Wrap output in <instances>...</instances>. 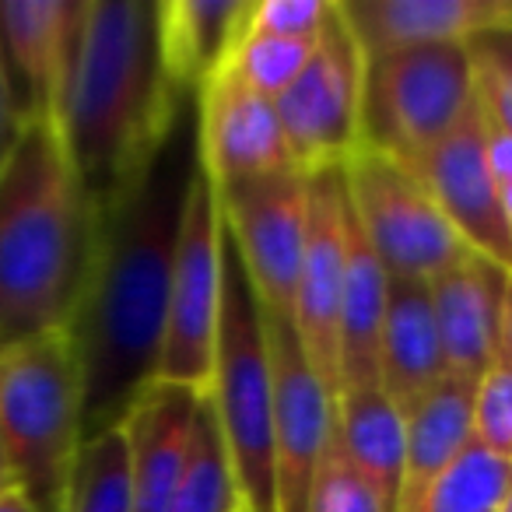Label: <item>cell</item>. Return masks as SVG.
<instances>
[{"instance_id":"6da1fadb","label":"cell","mask_w":512,"mask_h":512,"mask_svg":"<svg viewBox=\"0 0 512 512\" xmlns=\"http://www.w3.org/2000/svg\"><path fill=\"white\" fill-rule=\"evenodd\" d=\"M193 172L197 99L186 102L144 176L99 218L92 278L71 327L85 439L120 425L155 379Z\"/></svg>"},{"instance_id":"7a4b0ae2","label":"cell","mask_w":512,"mask_h":512,"mask_svg":"<svg viewBox=\"0 0 512 512\" xmlns=\"http://www.w3.org/2000/svg\"><path fill=\"white\" fill-rule=\"evenodd\" d=\"M186 102L165 78L158 4L85 0L57 127L95 218L144 176Z\"/></svg>"},{"instance_id":"3957f363","label":"cell","mask_w":512,"mask_h":512,"mask_svg":"<svg viewBox=\"0 0 512 512\" xmlns=\"http://www.w3.org/2000/svg\"><path fill=\"white\" fill-rule=\"evenodd\" d=\"M95 239L99 218L60 127L25 123L0 165V351L74 327Z\"/></svg>"},{"instance_id":"277c9868","label":"cell","mask_w":512,"mask_h":512,"mask_svg":"<svg viewBox=\"0 0 512 512\" xmlns=\"http://www.w3.org/2000/svg\"><path fill=\"white\" fill-rule=\"evenodd\" d=\"M81 442V365L71 330L0 351V446L11 484L36 512H64Z\"/></svg>"},{"instance_id":"5b68a950","label":"cell","mask_w":512,"mask_h":512,"mask_svg":"<svg viewBox=\"0 0 512 512\" xmlns=\"http://www.w3.org/2000/svg\"><path fill=\"white\" fill-rule=\"evenodd\" d=\"M207 400L218 418L239 505L246 512H278L274 484V379L264 316L225 239L221 323L214 379Z\"/></svg>"},{"instance_id":"8992f818","label":"cell","mask_w":512,"mask_h":512,"mask_svg":"<svg viewBox=\"0 0 512 512\" xmlns=\"http://www.w3.org/2000/svg\"><path fill=\"white\" fill-rule=\"evenodd\" d=\"M474 99L470 46H418L365 60L362 144L411 165L470 113Z\"/></svg>"},{"instance_id":"52a82bcc","label":"cell","mask_w":512,"mask_h":512,"mask_svg":"<svg viewBox=\"0 0 512 512\" xmlns=\"http://www.w3.org/2000/svg\"><path fill=\"white\" fill-rule=\"evenodd\" d=\"M344 190L365 242L390 281L428 285L470 256L467 242L449 228L418 176L397 158L362 144L344 162Z\"/></svg>"},{"instance_id":"ba28073f","label":"cell","mask_w":512,"mask_h":512,"mask_svg":"<svg viewBox=\"0 0 512 512\" xmlns=\"http://www.w3.org/2000/svg\"><path fill=\"white\" fill-rule=\"evenodd\" d=\"M221 274H225V221H221L218 190L197 165L190 197H186L183 232H179L155 379L190 386L204 397L211 390L214 351H218Z\"/></svg>"},{"instance_id":"9c48e42d","label":"cell","mask_w":512,"mask_h":512,"mask_svg":"<svg viewBox=\"0 0 512 512\" xmlns=\"http://www.w3.org/2000/svg\"><path fill=\"white\" fill-rule=\"evenodd\" d=\"M362 95L365 57L337 4L306 71L274 102L295 169L313 176L362 148Z\"/></svg>"},{"instance_id":"30bf717a","label":"cell","mask_w":512,"mask_h":512,"mask_svg":"<svg viewBox=\"0 0 512 512\" xmlns=\"http://www.w3.org/2000/svg\"><path fill=\"white\" fill-rule=\"evenodd\" d=\"M225 239L267 316L292 323L309 225V176L299 169L218 190Z\"/></svg>"},{"instance_id":"8fae6325","label":"cell","mask_w":512,"mask_h":512,"mask_svg":"<svg viewBox=\"0 0 512 512\" xmlns=\"http://www.w3.org/2000/svg\"><path fill=\"white\" fill-rule=\"evenodd\" d=\"M344 218H348L344 165L313 172L309 176L306 249H302L299 281H295L292 330L334 407L341 400Z\"/></svg>"},{"instance_id":"7c38bea8","label":"cell","mask_w":512,"mask_h":512,"mask_svg":"<svg viewBox=\"0 0 512 512\" xmlns=\"http://www.w3.org/2000/svg\"><path fill=\"white\" fill-rule=\"evenodd\" d=\"M407 169L418 176L432 204L449 221V228L467 242L470 253L512 278V235L505 225L502 193H498V183L488 169V158H484L477 99L470 113Z\"/></svg>"},{"instance_id":"4fadbf2b","label":"cell","mask_w":512,"mask_h":512,"mask_svg":"<svg viewBox=\"0 0 512 512\" xmlns=\"http://www.w3.org/2000/svg\"><path fill=\"white\" fill-rule=\"evenodd\" d=\"M264 316L274 379V484L278 512H306L316 463L334 432V404L306 362L292 323Z\"/></svg>"},{"instance_id":"5bb4252c","label":"cell","mask_w":512,"mask_h":512,"mask_svg":"<svg viewBox=\"0 0 512 512\" xmlns=\"http://www.w3.org/2000/svg\"><path fill=\"white\" fill-rule=\"evenodd\" d=\"M197 165L214 190L295 169L274 102L232 67H221L197 95Z\"/></svg>"},{"instance_id":"9a60e30c","label":"cell","mask_w":512,"mask_h":512,"mask_svg":"<svg viewBox=\"0 0 512 512\" xmlns=\"http://www.w3.org/2000/svg\"><path fill=\"white\" fill-rule=\"evenodd\" d=\"M85 0H0V60L18 123L60 120Z\"/></svg>"},{"instance_id":"2e32d148","label":"cell","mask_w":512,"mask_h":512,"mask_svg":"<svg viewBox=\"0 0 512 512\" xmlns=\"http://www.w3.org/2000/svg\"><path fill=\"white\" fill-rule=\"evenodd\" d=\"M365 60L512 32V0H337Z\"/></svg>"},{"instance_id":"e0dca14e","label":"cell","mask_w":512,"mask_h":512,"mask_svg":"<svg viewBox=\"0 0 512 512\" xmlns=\"http://www.w3.org/2000/svg\"><path fill=\"white\" fill-rule=\"evenodd\" d=\"M200 404H204V393L151 379L127 407L120 425L130 449L134 512H169L190 467Z\"/></svg>"},{"instance_id":"ac0fdd59","label":"cell","mask_w":512,"mask_h":512,"mask_svg":"<svg viewBox=\"0 0 512 512\" xmlns=\"http://www.w3.org/2000/svg\"><path fill=\"white\" fill-rule=\"evenodd\" d=\"M505 278V271L470 253L446 274L428 281L446 376L477 383L495 362Z\"/></svg>"},{"instance_id":"d6986e66","label":"cell","mask_w":512,"mask_h":512,"mask_svg":"<svg viewBox=\"0 0 512 512\" xmlns=\"http://www.w3.org/2000/svg\"><path fill=\"white\" fill-rule=\"evenodd\" d=\"M253 0H158V53L169 85L197 99L232 64Z\"/></svg>"},{"instance_id":"ffe728a7","label":"cell","mask_w":512,"mask_h":512,"mask_svg":"<svg viewBox=\"0 0 512 512\" xmlns=\"http://www.w3.org/2000/svg\"><path fill=\"white\" fill-rule=\"evenodd\" d=\"M442 379H446V362H442L428 285L390 281L383 337H379V390L397 407L400 418H407Z\"/></svg>"},{"instance_id":"44dd1931","label":"cell","mask_w":512,"mask_h":512,"mask_svg":"<svg viewBox=\"0 0 512 512\" xmlns=\"http://www.w3.org/2000/svg\"><path fill=\"white\" fill-rule=\"evenodd\" d=\"M386 295H390V274L376 260L348 207L341 295V397L379 390V337H383L386 320Z\"/></svg>"},{"instance_id":"7402d4cb","label":"cell","mask_w":512,"mask_h":512,"mask_svg":"<svg viewBox=\"0 0 512 512\" xmlns=\"http://www.w3.org/2000/svg\"><path fill=\"white\" fill-rule=\"evenodd\" d=\"M474 383L446 376L411 414L404 418V477H400L397 512H411L442 470L474 439L470 425Z\"/></svg>"},{"instance_id":"603a6c76","label":"cell","mask_w":512,"mask_h":512,"mask_svg":"<svg viewBox=\"0 0 512 512\" xmlns=\"http://www.w3.org/2000/svg\"><path fill=\"white\" fill-rule=\"evenodd\" d=\"M334 432L341 449L369 481L386 512H397L404 477V418L383 390L344 393L334 411Z\"/></svg>"},{"instance_id":"cb8c5ba5","label":"cell","mask_w":512,"mask_h":512,"mask_svg":"<svg viewBox=\"0 0 512 512\" xmlns=\"http://www.w3.org/2000/svg\"><path fill=\"white\" fill-rule=\"evenodd\" d=\"M64 512H134L130 449L123 425L102 428L81 442Z\"/></svg>"},{"instance_id":"d4e9b609","label":"cell","mask_w":512,"mask_h":512,"mask_svg":"<svg viewBox=\"0 0 512 512\" xmlns=\"http://www.w3.org/2000/svg\"><path fill=\"white\" fill-rule=\"evenodd\" d=\"M509 488L512 460H502L470 439L411 512H495Z\"/></svg>"},{"instance_id":"484cf974","label":"cell","mask_w":512,"mask_h":512,"mask_svg":"<svg viewBox=\"0 0 512 512\" xmlns=\"http://www.w3.org/2000/svg\"><path fill=\"white\" fill-rule=\"evenodd\" d=\"M235 509H239V491H235L232 481V467H228L214 407L204 397L197 414V432H193L190 467H186L183 484H179L169 512H235Z\"/></svg>"},{"instance_id":"4316f807","label":"cell","mask_w":512,"mask_h":512,"mask_svg":"<svg viewBox=\"0 0 512 512\" xmlns=\"http://www.w3.org/2000/svg\"><path fill=\"white\" fill-rule=\"evenodd\" d=\"M316 43H320V39L246 36V32H242L239 46H235V57L228 67H232L256 95L278 102L281 95L295 85V78L306 71Z\"/></svg>"},{"instance_id":"83f0119b","label":"cell","mask_w":512,"mask_h":512,"mask_svg":"<svg viewBox=\"0 0 512 512\" xmlns=\"http://www.w3.org/2000/svg\"><path fill=\"white\" fill-rule=\"evenodd\" d=\"M306 512H386L379 495L341 449L337 432H330V442L323 446V456L316 463Z\"/></svg>"},{"instance_id":"f1b7e54d","label":"cell","mask_w":512,"mask_h":512,"mask_svg":"<svg viewBox=\"0 0 512 512\" xmlns=\"http://www.w3.org/2000/svg\"><path fill=\"white\" fill-rule=\"evenodd\" d=\"M474 442L488 453L512 460V365L491 362L474 383Z\"/></svg>"},{"instance_id":"f546056e","label":"cell","mask_w":512,"mask_h":512,"mask_svg":"<svg viewBox=\"0 0 512 512\" xmlns=\"http://www.w3.org/2000/svg\"><path fill=\"white\" fill-rule=\"evenodd\" d=\"M477 102L505 130H512V32H495L470 43Z\"/></svg>"},{"instance_id":"4dcf8cb0","label":"cell","mask_w":512,"mask_h":512,"mask_svg":"<svg viewBox=\"0 0 512 512\" xmlns=\"http://www.w3.org/2000/svg\"><path fill=\"white\" fill-rule=\"evenodd\" d=\"M337 0H253L246 36L320 39L334 15Z\"/></svg>"},{"instance_id":"1f68e13d","label":"cell","mask_w":512,"mask_h":512,"mask_svg":"<svg viewBox=\"0 0 512 512\" xmlns=\"http://www.w3.org/2000/svg\"><path fill=\"white\" fill-rule=\"evenodd\" d=\"M481 130H484V158H488V169L495 176V183L498 186L512 183V130H505L502 123L491 120L484 113V106H481Z\"/></svg>"},{"instance_id":"d6a6232c","label":"cell","mask_w":512,"mask_h":512,"mask_svg":"<svg viewBox=\"0 0 512 512\" xmlns=\"http://www.w3.org/2000/svg\"><path fill=\"white\" fill-rule=\"evenodd\" d=\"M18 134H22V123H18L8 74H4V60H0V165L8 162V155H11V148H15Z\"/></svg>"},{"instance_id":"836d02e7","label":"cell","mask_w":512,"mask_h":512,"mask_svg":"<svg viewBox=\"0 0 512 512\" xmlns=\"http://www.w3.org/2000/svg\"><path fill=\"white\" fill-rule=\"evenodd\" d=\"M495 362L512 365V278H505V292H502V323H498Z\"/></svg>"},{"instance_id":"e575fe53","label":"cell","mask_w":512,"mask_h":512,"mask_svg":"<svg viewBox=\"0 0 512 512\" xmlns=\"http://www.w3.org/2000/svg\"><path fill=\"white\" fill-rule=\"evenodd\" d=\"M0 512H36V509H32V502L22 495V491L11 488L0 495Z\"/></svg>"},{"instance_id":"d590c367","label":"cell","mask_w":512,"mask_h":512,"mask_svg":"<svg viewBox=\"0 0 512 512\" xmlns=\"http://www.w3.org/2000/svg\"><path fill=\"white\" fill-rule=\"evenodd\" d=\"M498 193H502V211H505V225H509V235H512V183L498 186Z\"/></svg>"},{"instance_id":"8d00e7d4","label":"cell","mask_w":512,"mask_h":512,"mask_svg":"<svg viewBox=\"0 0 512 512\" xmlns=\"http://www.w3.org/2000/svg\"><path fill=\"white\" fill-rule=\"evenodd\" d=\"M15 484H11V470H8V456H4V446H0V495L4 491H11Z\"/></svg>"},{"instance_id":"74e56055","label":"cell","mask_w":512,"mask_h":512,"mask_svg":"<svg viewBox=\"0 0 512 512\" xmlns=\"http://www.w3.org/2000/svg\"><path fill=\"white\" fill-rule=\"evenodd\" d=\"M495 512H512V488H509V495L502 498V505H498Z\"/></svg>"},{"instance_id":"f35d334b","label":"cell","mask_w":512,"mask_h":512,"mask_svg":"<svg viewBox=\"0 0 512 512\" xmlns=\"http://www.w3.org/2000/svg\"><path fill=\"white\" fill-rule=\"evenodd\" d=\"M235 512H246V509H242V505H239V509H235Z\"/></svg>"}]
</instances>
